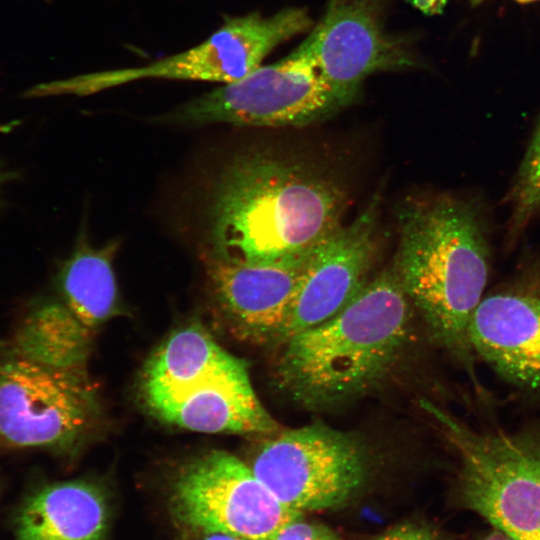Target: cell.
<instances>
[{"label":"cell","instance_id":"cell-1","mask_svg":"<svg viewBox=\"0 0 540 540\" xmlns=\"http://www.w3.org/2000/svg\"><path fill=\"white\" fill-rule=\"evenodd\" d=\"M346 193L308 165L267 152L234 157L209 207V255L239 263L304 259L340 224Z\"/></svg>","mask_w":540,"mask_h":540},{"label":"cell","instance_id":"cell-2","mask_svg":"<svg viewBox=\"0 0 540 540\" xmlns=\"http://www.w3.org/2000/svg\"><path fill=\"white\" fill-rule=\"evenodd\" d=\"M400 249L394 269L433 343L464 371L481 402L468 331L484 296L489 246L483 218L472 203L441 195L412 201L399 212Z\"/></svg>","mask_w":540,"mask_h":540},{"label":"cell","instance_id":"cell-3","mask_svg":"<svg viewBox=\"0 0 540 540\" xmlns=\"http://www.w3.org/2000/svg\"><path fill=\"white\" fill-rule=\"evenodd\" d=\"M410 304L394 269L365 282L335 315L279 346L277 387L314 411L363 397L402 357L411 338Z\"/></svg>","mask_w":540,"mask_h":540},{"label":"cell","instance_id":"cell-4","mask_svg":"<svg viewBox=\"0 0 540 540\" xmlns=\"http://www.w3.org/2000/svg\"><path fill=\"white\" fill-rule=\"evenodd\" d=\"M142 397L161 420L202 433L273 435L279 425L256 395L243 359L203 328L174 332L141 377Z\"/></svg>","mask_w":540,"mask_h":540},{"label":"cell","instance_id":"cell-5","mask_svg":"<svg viewBox=\"0 0 540 540\" xmlns=\"http://www.w3.org/2000/svg\"><path fill=\"white\" fill-rule=\"evenodd\" d=\"M420 406L455 456L457 506L512 540H540V420L475 427L430 400Z\"/></svg>","mask_w":540,"mask_h":540},{"label":"cell","instance_id":"cell-6","mask_svg":"<svg viewBox=\"0 0 540 540\" xmlns=\"http://www.w3.org/2000/svg\"><path fill=\"white\" fill-rule=\"evenodd\" d=\"M312 26L304 8H285L271 16L251 12L225 16L204 41L185 51L142 66L109 69L39 83L27 98L88 96L127 83L145 80L236 82L261 66L279 44Z\"/></svg>","mask_w":540,"mask_h":540},{"label":"cell","instance_id":"cell-7","mask_svg":"<svg viewBox=\"0 0 540 540\" xmlns=\"http://www.w3.org/2000/svg\"><path fill=\"white\" fill-rule=\"evenodd\" d=\"M347 105L321 77L305 39L285 58L195 97L163 118L185 125L304 126Z\"/></svg>","mask_w":540,"mask_h":540},{"label":"cell","instance_id":"cell-8","mask_svg":"<svg viewBox=\"0 0 540 540\" xmlns=\"http://www.w3.org/2000/svg\"><path fill=\"white\" fill-rule=\"evenodd\" d=\"M249 466L283 504L304 512L351 501L370 479L372 458L357 434L314 422L275 433Z\"/></svg>","mask_w":540,"mask_h":540},{"label":"cell","instance_id":"cell-9","mask_svg":"<svg viewBox=\"0 0 540 540\" xmlns=\"http://www.w3.org/2000/svg\"><path fill=\"white\" fill-rule=\"evenodd\" d=\"M170 504L187 529L245 540H273L303 512L283 504L235 455L214 450L185 464L174 478Z\"/></svg>","mask_w":540,"mask_h":540},{"label":"cell","instance_id":"cell-10","mask_svg":"<svg viewBox=\"0 0 540 540\" xmlns=\"http://www.w3.org/2000/svg\"><path fill=\"white\" fill-rule=\"evenodd\" d=\"M82 370L45 365L16 352L0 359V438L13 447L63 448L92 417Z\"/></svg>","mask_w":540,"mask_h":540},{"label":"cell","instance_id":"cell-11","mask_svg":"<svg viewBox=\"0 0 540 540\" xmlns=\"http://www.w3.org/2000/svg\"><path fill=\"white\" fill-rule=\"evenodd\" d=\"M468 337L477 361L523 401L540 405V267L484 295Z\"/></svg>","mask_w":540,"mask_h":540},{"label":"cell","instance_id":"cell-12","mask_svg":"<svg viewBox=\"0 0 540 540\" xmlns=\"http://www.w3.org/2000/svg\"><path fill=\"white\" fill-rule=\"evenodd\" d=\"M306 41L321 77L348 104L369 75L417 65L405 41L385 31L382 0H328Z\"/></svg>","mask_w":540,"mask_h":540},{"label":"cell","instance_id":"cell-13","mask_svg":"<svg viewBox=\"0 0 540 540\" xmlns=\"http://www.w3.org/2000/svg\"><path fill=\"white\" fill-rule=\"evenodd\" d=\"M378 201L373 199L349 225H339L313 249L273 344L280 346L329 319L365 283L375 248Z\"/></svg>","mask_w":540,"mask_h":540},{"label":"cell","instance_id":"cell-14","mask_svg":"<svg viewBox=\"0 0 540 540\" xmlns=\"http://www.w3.org/2000/svg\"><path fill=\"white\" fill-rule=\"evenodd\" d=\"M309 256L275 263H239L207 254L205 267L212 295L234 335L253 343L273 344Z\"/></svg>","mask_w":540,"mask_h":540},{"label":"cell","instance_id":"cell-15","mask_svg":"<svg viewBox=\"0 0 540 540\" xmlns=\"http://www.w3.org/2000/svg\"><path fill=\"white\" fill-rule=\"evenodd\" d=\"M104 494L84 481L54 483L30 495L16 519V540H103Z\"/></svg>","mask_w":540,"mask_h":540},{"label":"cell","instance_id":"cell-16","mask_svg":"<svg viewBox=\"0 0 540 540\" xmlns=\"http://www.w3.org/2000/svg\"><path fill=\"white\" fill-rule=\"evenodd\" d=\"M118 248V241L95 248L82 237L60 269L58 281L66 306L89 331L117 310L113 259Z\"/></svg>","mask_w":540,"mask_h":540},{"label":"cell","instance_id":"cell-17","mask_svg":"<svg viewBox=\"0 0 540 540\" xmlns=\"http://www.w3.org/2000/svg\"><path fill=\"white\" fill-rule=\"evenodd\" d=\"M89 333L67 306L48 304L27 318L15 352L52 367L81 370Z\"/></svg>","mask_w":540,"mask_h":540},{"label":"cell","instance_id":"cell-18","mask_svg":"<svg viewBox=\"0 0 540 540\" xmlns=\"http://www.w3.org/2000/svg\"><path fill=\"white\" fill-rule=\"evenodd\" d=\"M510 232L516 235L540 210V120L511 189Z\"/></svg>","mask_w":540,"mask_h":540},{"label":"cell","instance_id":"cell-19","mask_svg":"<svg viewBox=\"0 0 540 540\" xmlns=\"http://www.w3.org/2000/svg\"><path fill=\"white\" fill-rule=\"evenodd\" d=\"M373 540H444V538L428 523L405 521L386 529Z\"/></svg>","mask_w":540,"mask_h":540},{"label":"cell","instance_id":"cell-20","mask_svg":"<svg viewBox=\"0 0 540 540\" xmlns=\"http://www.w3.org/2000/svg\"><path fill=\"white\" fill-rule=\"evenodd\" d=\"M273 540H340L325 525L309 522L303 516L285 526Z\"/></svg>","mask_w":540,"mask_h":540},{"label":"cell","instance_id":"cell-21","mask_svg":"<svg viewBox=\"0 0 540 540\" xmlns=\"http://www.w3.org/2000/svg\"><path fill=\"white\" fill-rule=\"evenodd\" d=\"M427 16L442 14L448 0H405Z\"/></svg>","mask_w":540,"mask_h":540},{"label":"cell","instance_id":"cell-22","mask_svg":"<svg viewBox=\"0 0 540 540\" xmlns=\"http://www.w3.org/2000/svg\"><path fill=\"white\" fill-rule=\"evenodd\" d=\"M184 540H245L230 534L205 530V529H188V534Z\"/></svg>","mask_w":540,"mask_h":540},{"label":"cell","instance_id":"cell-23","mask_svg":"<svg viewBox=\"0 0 540 540\" xmlns=\"http://www.w3.org/2000/svg\"><path fill=\"white\" fill-rule=\"evenodd\" d=\"M477 540H512L505 534L501 533L500 531L489 527V529L485 530L478 538Z\"/></svg>","mask_w":540,"mask_h":540},{"label":"cell","instance_id":"cell-24","mask_svg":"<svg viewBox=\"0 0 540 540\" xmlns=\"http://www.w3.org/2000/svg\"><path fill=\"white\" fill-rule=\"evenodd\" d=\"M517 2L519 3H522V4H526V3H530V2H534V1H540V0H516Z\"/></svg>","mask_w":540,"mask_h":540},{"label":"cell","instance_id":"cell-25","mask_svg":"<svg viewBox=\"0 0 540 540\" xmlns=\"http://www.w3.org/2000/svg\"><path fill=\"white\" fill-rule=\"evenodd\" d=\"M481 1H482V0H472V2H473L474 4H478V3L481 2Z\"/></svg>","mask_w":540,"mask_h":540}]
</instances>
